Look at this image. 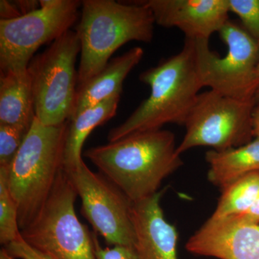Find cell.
Segmentation results:
<instances>
[{
	"instance_id": "obj_1",
	"label": "cell",
	"mask_w": 259,
	"mask_h": 259,
	"mask_svg": "<svg viewBox=\"0 0 259 259\" xmlns=\"http://www.w3.org/2000/svg\"><path fill=\"white\" fill-rule=\"evenodd\" d=\"M132 203L157 193L162 182L182 164L171 131L134 133L83 153Z\"/></svg>"
},
{
	"instance_id": "obj_2",
	"label": "cell",
	"mask_w": 259,
	"mask_h": 259,
	"mask_svg": "<svg viewBox=\"0 0 259 259\" xmlns=\"http://www.w3.org/2000/svg\"><path fill=\"white\" fill-rule=\"evenodd\" d=\"M139 79L150 87L151 94L125 122L110 130L108 142L134 133L161 129L166 124L185 125L203 88L193 40L185 38L180 53L141 73Z\"/></svg>"
},
{
	"instance_id": "obj_3",
	"label": "cell",
	"mask_w": 259,
	"mask_h": 259,
	"mask_svg": "<svg viewBox=\"0 0 259 259\" xmlns=\"http://www.w3.org/2000/svg\"><path fill=\"white\" fill-rule=\"evenodd\" d=\"M81 6L76 30L81 44L77 87L100 72L112 54L127 42L152 41L156 24L143 1L84 0Z\"/></svg>"
},
{
	"instance_id": "obj_4",
	"label": "cell",
	"mask_w": 259,
	"mask_h": 259,
	"mask_svg": "<svg viewBox=\"0 0 259 259\" xmlns=\"http://www.w3.org/2000/svg\"><path fill=\"white\" fill-rule=\"evenodd\" d=\"M69 120L45 125L34 118L8 172L10 193L18 209L20 230L32 224L64 168V151Z\"/></svg>"
},
{
	"instance_id": "obj_5",
	"label": "cell",
	"mask_w": 259,
	"mask_h": 259,
	"mask_svg": "<svg viewBox=\"0 0 259 259\" xmlns=\"http://www.w3.org/2000/svg\"><path fill=\"white\" fill-rule=\"evenodd\" d=\"M77 196L64 168L41 212L22 230L24 241L51 259H97L93 233L75 212Z\"/></svg>"
},
{
	"instance_id": "obj_6",
	"label": "cell",
	"mask_w": 259,
	"mask_h": 259,
	"mask_svg": "<svg viewBox=\"0 0 259 259\" xmlns=\"http://www.w3.org/2000/svg\"><path fill=\"white\" fill-rule=\"evenodd\" d=\"M79 52L77 34L70 30L28 65L35 117L44 125H61L70 120L77 89Z\"/></svg>"
},
{
	"instance_id": "obj_7",
	"label": "cell",
	"mask_w": 259,
	"mask_h": 259,
	"mask_svg": "<svg viewBox=\"0 0 259 259\" xmlns=\"http://www.w3.org/2000/svg\"><path fill=\"white\" fill-rule=\"evenodd\" d=\"M218 32L228 47L223 57L209 49V40L192 39L203 88H209L223 96L253 100L258 83L259 44L243 25L231 20Z\"/></svg>"
},
{
	"instance_id": "obj_8",
	"label": "cell",
	"mask_w": 259,
	"mask_h": 259,
	"mask_svg": "<svg viewBox=\"0 0 259 259\" xmlns=\"http://www.w3.org/2000/svg\"><path fill=\"white\" fill-rule=\"evenodd\" d=\"M256 105L255 99L238 100L211 90L199 93L186 120L185 137L177 147V154L198 146L222 151L250 142Z\"/></svg>"
},
{
	"instance_id": "obj_9",
	"label": "cell",
	"mask_w": 259,
	"mask_h": 259,
	"mask_svg": "<svg viewBox=\"0 0 259 259\" xmlns=\"http://www.w3.org/2000/svg\"><path fill=\"white\" fill-rule=\"evenodd\" d=\"M82 2L58 0L30 14L0 20V69H27L39 48L69 31Z\"/></svg>"
},
{
	"instance_id": "obj_10",
	"label": "cell",
	"mask_w": 259,
	"mask_h": 259,
	"mask_svg": "<svg viewBox=\"0 0 259 259\" xmlns=\"http://www.w3.org/2000/svg\"><path fill=\"white\" fill-rule=\"evenodd\" d=\"M66 171L81 199V213L95 232L113 246H136L132 202L125 194L84 162Z\"/></svg>"
},
{
	"instance_id": "obj_11",
	"label": "cell",
	"mask_w": 259,
	"mask_h": 259,
	"mask_svg": "<svg viewBox=\"0 0 259 259\" xmlns=\"http://www.w3.org/2000/svg\"><path fill=\"white\" fill-rule=\"evenodd\" d=\"M155 23L163 28H177L185 38L205 39L219 32L229 20L228 0H147Z\"/></svg>"
},
{
	"instance_id": "obj_12",
	"label": "cell",
	"mask_w": 259,
	"mask_h": 259,
	"mask_svg": "<svg viewBox=\"0 0 259 259\" xmlns=\"http://www.w3.org/2000/svg\"><path fill=\"white\" fill-rule=\"evenodd\" d=\"M186 248L192 254L219 259H259V225L209 218Z\"/></svg>"
},
{
	"instance_id": "obj_13",
	"label": "cell",
	"mask_w": 259,
	"mask_h": 259,
	"mask_svg": "<svg viewBox=\"0 0 259 259\" xmlns=\"http://www.w3.org/2000/svg\"><path fill=\"white\" fill-rule=\"evenodd\" d=\"M161 192L132 203L136 247L143 259H178L176 228L165 219Z\"/></svg>"
},
{
	"instance_id": "obj_14",
	"label": "cell",
	"mask_w": 259,
	"mask_h": 259,
	"mask_svg": "<svg viewBox=\"0 0 259 259\" xmlns=\"http://www.w3.org/2000/svg\"><path fill=\"white\" fill-rule=\"evenodd\" d=\"M141 47L133 48L115 58L100 72L76 89L74 108L69 121L86 109L107 99L120 95L122 84L129 73L139 64L144 56Z\"/></svg>"
},
{
	"instance_id": "obj_15",
	"label": "cell",
	"mask_w": 259,
	"mask_h": 259,
	"mask_svg": "<svg viewBox=\"0 0 259 259\" xmlns=\"http://www.w3.org/2000/svg\"><path fill=\"white\" fill-rule=\"evenodd\" d=\"M35 117L28 68L1 72L0 125L21 126L30 129Z\"/></svg>"
},
{
	"instance_id": "obj_16",
	"label": "cell",
	"mask_w": 259,
	"mask_h": 259,
	"mask_svg": "<svg viewBox=\"0 0 259 259\" xmlns=\"http://www.w3.org/2000/svg\"><path fill=\"white\" fill-rule=\"evenodd\" d=\"M205 160L209 182L222 190L242 177L259 172V138L240 147L211 150L206 153Z\"/></svg>"
},
{
	"instance_id": "obj_17",
	"label": "cell",
	"mask_w": 259,
	"mask_h": 259,
	"mask_svg": "<svg viewBox=\"0 0 259 259\" xmlns=\"http://www.w3.org/2000/svg\"><path fill=\"white\" fill-rule=\"evenodd\" d=\"M120 99V95L107 99L95 106L86 109L74 120L69 121V131L65 145V169H73L83 163L81 153L85 141L94 129L115 117Z\"/></svg>"
},
{
	"instance_id": "obj_18",
	"label": "cell",
	"mask_w": 259,
	"mask_h": 259,
	"mask_svg": "<svg viewBox=\"0 0 259 259\" xmlns=\"http://www.w3.org/2000/svg\"><path fill=\"white\" fill-rule=\"evenodd\" d=\"M259 198V172L250 174L222 190L212 220L244 215Z\"/></svg>"
},
{
	"instance_id": "obj_19",
	"label": "cell",
	"mask_w": 259,
	"mask_h": 259,
	"mask_svg": "<svg viewBox=\"0 0 259 259\" xmlns=\"http://www.w3.org/2000/svg\"><path fill=\"white\" fill-rule=\"evenodd\" d=\"M8 168L0 166V243L3 247L22 238L18 207L8 187Z\"/></svg>"
},
{
	"instance_id": "obj_20",
	"label": "cell",
	"mask_w": 259,
	"mask_h": 259,
	"mask_svg": "<svg viewBox=\"0 0 259 259\" xmlns=\"http://www.w3.org/2000/svg\"><path fill=\"white\" fill-rule=\"evenodd\" d=\"M29 130L21 126L0 125V166L10 167Z\"/></svg>"
},
{
	"instance_id": "obj_21",
	"label": "cell",
	"mask_w": 259,
	"mask_h": 259,
	"mask_svg": "<svg viewBox=\"0 0 259 259\" xmlns=\"http://www.w3.org/2000/svg\"><path fill=\"white\" fill-rule=\"evenodd\" d=\"M230 11L241 19L242 25L259 44V0H228Z\"/></svg>"
},
{
	"instance_id": "obj_22",
	"label": "cell",
	"mask_w": 259,
	"mask_h": 259,
	"mask_svg": "<svg viewBox=\"0 0 259 259\" xmlns=\"http://www.w3.org/2000/svg\"><path fill=\"white\" fill-rule=\"evenodd\" d=\"M97 259H143L136 246L115 245L112 248H102L97 235L93 233Z\"/></svg>"
},
{
	"instance_id": "obj_23",
	"label": "cell",
	"mask_w": 259,
	"mask_h": 259,
	"mask_svg": "<svg viewBox=\"0 0 259 259\" xmlns=\"http://www.w3.org/2000/svg\"><path fill=\"white\" fill-rule=\"evenodd\" d=\"M10 255L15 258L20 259H51L50 257L44 254L28 245L23 238L13 242L3 247Z\"/></svg>"
},
{
	"instance_id": "obj_24",
	"label": "cell",
	"mask_w": 259,
	"mask_h": 259,
	"mask_svg": "<svg viewBox=\"0 0 259 259\" xmlns=\"http://www.w3.org/2000/svg\"><path fill=\"white\" fill-rule=\"evenodd\" d=\"M0 17L1 20H13L22 17L14 1L1 0L0 1Z\"/></svg>"
},
{
	"instance_id": "obj_25",
	"label": "cell",
	"mask_w": 259,
	"mask_h": 259,
	"mask_svg": "<svg viewBox=\"0 0 259 259\" xmlns=\"http://www.w3.org/2000/svg\"><path fill=\"white\" fill-rule=\"evenodd\" d=\"M22 16L30 14L40 9V2L35 0H17L14 1Z\"/></svg>"
},
{
	"instance_id": "obj_26",
	"label": "cell",
	"mask_w": 259,
	"mask_h": 259,
	"mask_svg": "<svg viewBox=\"0 0 259 259\" xmlns=\"http://www.w3.org/2000/svg\"><path fill=\"white\" fill-rule=\"evenodd\" d=\"M253 137L259 138V106L255 107L252 117Z\"/></svg>"
},
{
	"instance_id": "obj_27",
	"label": "cell",
	"mask_w": 259,
	"mask_h": 259,
	"mask_svg": "<svg viewBox=\"0 0 259 259\" xmlns=\"http://www.w3.org/2000/svg\"><path fill=\"white\" fill-rule=\"evenodd\" d=\"M0 259H15V258L10 255L8 251L3 248L0 250Z\"/></svg>"
},
{
	"instance_id": "obj_28",
	"label": "cell",
	"mask_w": 259,
	"mask_h": 259,
	"mask_svg": "<svg viewBox=\"0 0 259 259\" xmlns=\"http://www.w3.org/2000/svg\"><path fill=\"white\" fill-rule=\"evenodd\" d=\"M257 76H258V88H257L256 93H255V102H256V104H259V61L258 64V66H257Z\"/></svg>"
}]
</instances>
